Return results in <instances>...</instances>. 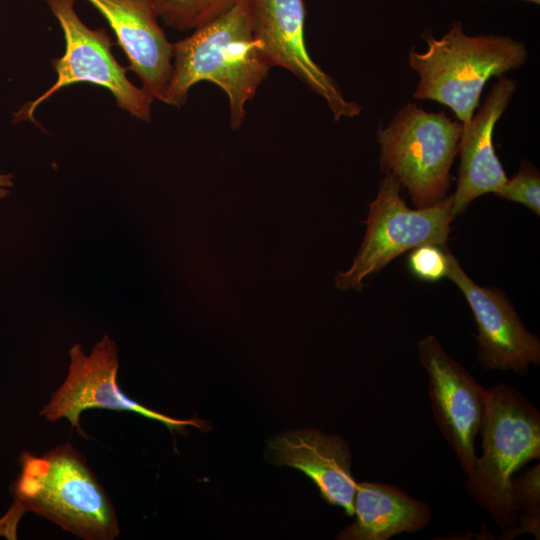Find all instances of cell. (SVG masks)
I'll use <instances>...</instances> for the list:
<instances>
[{
	"label": "cell",
	"mask_w": 540,
	"mask_h": 540,
	"mask_svg": "<svg viewBox=\"0 0 540 540\" xmlns=\"http://www.w3.org/2000/svg\"><path fill=\"white\" fill-rule=\"evenodd\" d=\"M355 521L338 534L342 540H387L400 533L418 531L431 520L427 503L386 483H357Z\"/></svg>",
	"instance_id": "15"
},
{
	"label": "cell",
	"mask_w": 540,
	"mask_h": 540,
	"mask_svg": "<svg viewBox=\"0 0 540 540\" xmlns=\"http://www.w3.org/2000/svg\"><path fill=\"white\" fill-rule=\"evenodd\" d=\"M428 48L409 52V65L420 77L413 97L448 106L467 125L479 105L485 84L528 60L522 41L507 35H476L454 22L440 39L425 35Z\"/></svg>",
	"instance_id": "3"
},
{
	"label": "cell",
	"mask_w": 540,
	"mask_h": 540,
	"mask_svg": "<svg viewBox=\"0 0 540 540\" xmlns=\"http://www.w3.org/2000/svg\"><path fill=\"white\" fill-rule=\"evenodd\" d=\"M69 357L65 380L40 411L47 421L65 418L80 435L86 436L80 425L81 414L89 409H106L139 414L162 423L171 432L184 433L187 426L202 431L208 429V424L199 418H173L127 396L117 382L118 348L108 335L96 342L88 355L80 343L74 344L69 350Z\"/></svg>",
	"instance_id": "8"
},
{
	"label": "cell",
	"mask_w": 540,
	"mask_h": 540,
	"mask_svg": "<svg viewBox=\"0 0 540 540\" xmlns=\"http://www.w3.org/2000/svg\"><path fill=\"white\" fill-rule=\"evenodd\" d=\"M539 464L530 468L520 478L512 479L511 497L515 513L521 517L525 528H539L540 488Z\"/></svg>",
	"instance_id": "17"
},
{
	"label": "cell",
	"mask_w": 540,
	"mask_h": 540,
	"mask_svg": "<svg viewBox=\"0 0 540 540\" xmlns=\"http://www.w3.org/2000/svg\"><path fill=\"white\" fill-rule=\"evenodd\" d=\"M446 278L462 292L473 313L478 333L477 360L485 370L528 374L529 366L540 364V339L526 328L507 296L498 288L475 283L457 258L447 250Z\"/></svg>",
	"instance_id": "11"
},
{
	"label": "cell",
	"mask_w": 540,
	"mask_h": 540,
	"mask_svg": "<svg viewBox=\"0 0 540 540\" xmlns=\"http://www.w3.org/2000/svg\"><path fill=\"white\" fill-rule=\"evenodd\" d=\"M158 18L177 31L194 30L239 0H150Z\"/></svg>",
	"instance_id": "16"
},
{
	"label": "cell",
	"mask_w": 540,
	"mask_h": 540,
	"mask_svg": "<svg viewBox=\"0 0 540 540\" xmlns=\"http://www.w3.org/2000/svg\"><path fill=\"white\" fill-rule=\"evenodd\" d=\"M447 246L421 245L410 251L408 268L418 279L435 282L447 275L449 263Z\"/></svg>",
	"instance_id": "19"
},
{
	"label": "cell",
	"mask_w": 540,
	"mask_h": 540,
	"mask_svg": "<svg viewBox=\"0 0 540 540\" xmlns=\"http://www.w3.org/2000/svg\"><path fill=\"white\" fill-rule=\"evenodd\" d=\"M516 86L515 79L500 76L478 112L463 125L458 144V182L452 195L454 218L479 196L498 193L508 179L494 149L493 130L507 109Z\"/></svg>",
	"instance_id": "13"
},
{
	"label": "cell",
	"mask_w": 540,
	"mask_h": 540,
	"mask_svg": "<svg viewBox=\"0 0 540 540\" xmlns=\"http://www.w3.org/2000/svg\"><path fill=\"white\" fill-rule=\"evenodd\" d=\"M479 432L482 455L465 487L494 522L508 531L518 519L511 497L512 475L540 458V412L515 387L495 384L485 390Z\"/></svg>",
	"instance_id": "4"
},
{
	"label": "cell",
	"mask_w": 540,
	"mask_h": 540,
	"mask_svg": "<svg viewBox=\"0 0 540 540\" xmlns=\"http://www.w3.org/2000/svg\"><path fill=\"white\" fill-rule=\"evenodd\" d=\"M106 19L129 66L153 100H164L173 69L172 43L150 0H87Z\"/></svg>",
	"instance_id": "12"
},
{
	"label": "cell",
	"mask_w": 540,
	"mask_h": 540,
	"mask_svg": "<svg viewBox=\"0 0 540 540\" xmlns=\"http://www.w3.org/2000/svg\"><path fill=\"white\" fill-rule=\"evenodd\" d=\"M401 185L385 174L376 198L370 202L366 233L351 267L335 275L341 290L361 291L365 278L376 274L393 259L421 245L446 247L450 224L452 195L426 207L411 209L400 195Z\"/></svg>",
	"instance_id": "6"
},
{
	"label": "cell",
	"mask_w": 540,
	"mask_h": 540,
	"mask_svg": "<svg viewBox=\"0 0 540 540\" xmlns=\"http://www.w3.org/2000/svg\"><path fill=\"white\" fill-rule=\"evenodd\" d=\"M252 30L270 66L282 67L328 105L334 121L353 118L362 106L345 98L335 80L310 56L305 41L304 0H248Z\"/></svg>",
	"instance_id": "9"
},
{
	"label": "cell",
	"mask_w": 540,
	"mask_h": 540,
	"mask_svg": "<svg viewBox=\"0 0 540 540\" xmlns=\"http://www.w3.org/2000/svg\"><path fill=\"white\" fill-rule=\"evenodd\" d=\"M9 490L12 503L0 517V537L17 539L24 514L46 518L83 540H113L120 533L112 500L84 456L67 441L43 455L19 457Z\"/></svg>",
	"instance_id": "1"
},
{
	"label": "cell",
	"mask_w": 540,
	"mask_h": 540,
	"mask_svg": "<svg viewBox=\"0 0 540 540\" xmlns=\"http://www.w3.org/2000/svg\"><path fill=\"white\" fill-rule=\"evenodd\" d=\"M497 197L523 204L537 216L540 215V174L538 169L523 160L518 171L507 179Z\"/></svg>",
	"instance_id": "18"
},
{
	"label": "cell",
	"mask_w": 540,
	"mask_h": 540,
	"mask_svg": "<svg viewBox=\"0 0 540 540\" xmlns=\"http://www.w3.org/2000/svg\"><path fill=\"white\" fill-rule=\"evenodd\" d=\"M526 1H530V2H533V3H536V4L540 3V0H526Z\"/></svg>",
	"instance_id": "21"
},
{
	"label": "cell",
	"mask_w": 540,
	"mask_h": 540,
	"mask_svg": "<svg viewBox=\"0 0 540 540\" xmlns=\"http://www.w3.org/2000/svg\"><path fill=\"white\" fill-rule=\"evenodd\" d=\"M417 350L428 375L434 420L469 477L478 457L475 439L481 425L486 389L443 349L434 335L421 339Z\"/></svg>",
	"instance_id": "10"
},
{
	"label": "cell",
	"mask_w": 540,
	"mask_h": 540,
	"mask_svg": "<svg viewBox=\"0 0 540 540\" xmlns=\"http://www.w3.org/2000/svg\"><path fill=\"white\" fill-rule=\"evenodd\" d=\"M57 19L65 40L64 54L52 60L57 78L38 98L27 102L16 114L17 120L36 122V108L58 90L76 83H89L107 89L117 105L135 118L149 122L153 98L127 78L112 54L113 42L106 29H91L77 15L76 0H44Z\"/></svg>",
	"instance_id": "7"
},
{
	"label": "cell",
	"mask_w": 540,
	"mask_h": 540,
	"mask_svg": "<svg viewBox=\"0 0 540 540\" xmlns=\"http://www.w3.org/2000/svg\"><path fill=\"white\" fill-rule=\"evenodd\" d=\"M462 129L444 111L427 112L410 102L379 130L380 168L396 178L417 208L447 196Z\"/></svg>",
	"instance_id": "5"
},
{
	"label": "cell",
	"mask_w": 540,
	"mask_h": 540,
	"mask_svg": "<svg viewBox=\"0 0 540 540\" xmlns=\"http://www.w3.org/2000/svg\"><path fill=\"white\" fill-rule=\"evenodd\" d=\"M13 186L12 174L0 172V200L5 198L10 193V188Z\"/></svg>",
	"instance_id": "20"
},
{
	"label": "cell",
	"mask_w": 540,
	"mask_h": 540,
	"mask_svg": "<svg viewBox=\"0 0 540 540\" xmlns=\"http://www.w3.org/2000/svg\"><path fill=\"white\" fill-rule=\"evenodd\" d=\"M172 51V75L163 102L182 107L195 84L211 82L226 94L230 126L239 129L246 117V104L271 69L254 37L248 0H239L172 43Z\"/></svg>",
	"instance_id": "2"
},
{
	"label": "cell",
	"mask_w": 540,
	"mask_h": 540,
	"mask_svg": "<svg viewBox=\"0 0 540 540\" xmlns=\"http://www.w3.org/2000/svg\"><path fill=\"white\" fill-rule=\"evenodd\" d=\"M269 450L277 464L307 475L327 503L343 508L349 516L354 515L357 482L351 472L350 449L342 437L299 429L274 438Z\"/></svg>",
	"instance_id": "14"
}]
</instances>
